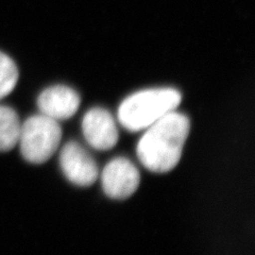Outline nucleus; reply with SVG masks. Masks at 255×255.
<instances>
[{
	"mask_svg": "<svg viewBox=\"0 0 255 255\" xmlns=\"http://www.w3.org/2000/svg\"><path fill=\"white\" fill-rule=\"evenodd\" d=\"M189 130L188 117L177 111L158 119L147 128L137 143L140 163L152 172L171 171L180 162Z\"/></svg>",
	"mask_w": 255,
	"mask_h": 255,
	"instance_id": "1",
	"label": "nucleus"
},
{
	"mask_svg": "<svg viewBox=\"0 0 255 255\" xmlns=\"http://www.w3.org/2000/svg\"><path fill=\"white\" fill-rule=\"evenodd\" d=\"M181 100V93L172 87L134 93L119 106L118 121L128 131L146 130L158 119L177 110Z\"/></svg>",
	"mask_w": 255,
	"mask_h": 255,
	"instance_id": "2",
	"label": "nucleus"
},
{
	"mask_svg": "<svg viewBox=\"0 0 255 255\" xmlns=\"http://www.w3.org/2000/svg\"><path fill=\"white\" fill-rule=\"evenodd\" d=\"M62 139L59 122L37 114L20 125L17 143L20 153L31 164L46 163L58 150Z\"/></svg>",
	"mask_w": 255,
	"mask_h": 255,
	"instance_id": "3",
	"label": "nucleus"
},
{
	"mask_svg": "<svg viewBox=\"0 0 255 255\" xmlns=\"http://www.w3.org/2000/svg\"><path fill=\"white\" fill-rule=\"evenodd\" d=\"M140 173L130 159L116 157L110 161L101 173V184L106 195L115 200H124L137 190Z\"/></svg>",
	"mask_w": 255,
	"mask_h": 255,
	"instance_id": "4",
	"label": "nucleus"
},
{
	"mask_svg": "<svg viewBox=\"0 0 255 255\" xmlns=\"http://www.w3.org/2000/svg\"><path fill=\"white\" fill-rule=\"evenodd\" d=\"M60 165L67 180L77 186L89 187L98 178L99 169L97 163L76 141H69L63 147L60 154Z\"/></svg>",
	"mask_w": 255,
	"mask_h": 255,
	"instance_id": "5",
	"label": "nucleus"
},
{
	"mask_svg": "<svg viewBox=\"0 0 255 255\" xmlns=\"http://www.w3.org/2000/svg\"><path fill=\"white\" fill-rule=\"evenodd\" d=\"M84 138L96 150L107 151L118 141L116 123L110 112L102 108L91 109L82 121Z\"/></svg>",
	"mask_w": 255,
	"mask_h": 255,
	"instance_id": "6",
	"label": "nucleus"
},
{
	"mask_svg": "<svg viewBox=\"0 0 255 255\" xmlns=\"http://www.w3.org/2000/svg\"><path fill=\"white\" fill-rule=\"evenodd\" d=\"M79 94L65 85L48 87L37 98V107L41 114L54 121H65L73 117L80 107Z\"/></svg>",
	"mask_w": 255,
	"mask_h": 255,
	"instance_id": "7",
	"label": "nucleus"
},
{
	"mask_svg": "<svg viewBox=\"0 0 255 255\" xmlns=\"http://www.w3.org/2000/svg\"><path fill=\"white\" fill-rule=\"evenodd\" d=\"M20 121L15 110L0 105V152H6L17 145Z\"/></svg>",
	"mask_w": 255,
	"mask_h": 255,
	"instance_id": "8",
	"label": "nucleus"
},
{
	"mask_svg": "<svg viewBox=\"0 0 255 255\" xmlns=\"http://www.w3.org/2000/svg\"><path fill=\"white\" fill-rule=\"evenodd\" d=\"M17 81V66L9 55L0 51V99L13 92Z\"/></svg>",
	"mask_w": 255,
	"mask_h": 255,
	"instance_id": "9",
	"label": "nucleus"
}]
</instances>
